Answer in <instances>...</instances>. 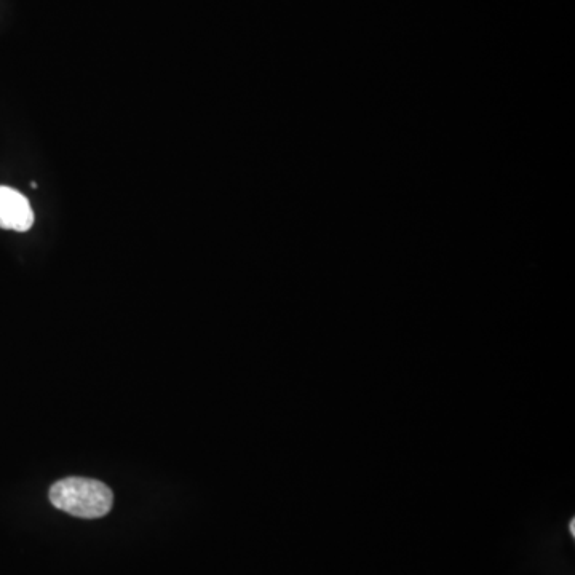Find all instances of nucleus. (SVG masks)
<instances>
[{"instance_id": "f257e3e1", "label": "nucleus", "mask_w": 575, "mask_h": 575, "mask_svg": "<svg viewBox=\"0 0 575 575\" xmlns=\"http://www.w3.org/2000/svg\"><path fill=\"white\" fill-rule=\"evenodd\" d=\"M50 502L61 512L93 520L103 518L111 512L114 494L101 481L74 476L53 484L50 489Z\"/></svg>"}, {"instance_id": "f03ea898", "label": "nucleus", "mask_w": 575, "mask_h": 575, "mask_svg": "<svg viewBox=\"0 0 575 575\" xmlns=\"http://www.w3.org/2000/svg\"><path fill=\"white\" fill-rule=\"evenodd\" d=\"M34 226L31 203L12 187L0 186V229L28 232Z\"/></svg>"}]
</instances>
